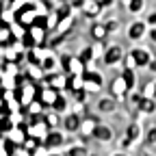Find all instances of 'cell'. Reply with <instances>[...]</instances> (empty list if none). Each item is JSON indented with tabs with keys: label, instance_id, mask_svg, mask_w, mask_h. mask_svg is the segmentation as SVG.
I'll return each mask as SVG.
<instances>
[{
	"label": "cell",
	"instance_id": "6da1fadb",
	"mask_svg": "<svg viewBox=\"0 0 156 156\" xmlns=\"http://www.w3.org/2000/svg\"><path fill=\"white\" fill-rule=\"evenodd\" d=\"M17 95H20V102H22V108H28L37 98H39V87L35 83H30L28 78H20V89H17Z\"/></svg>",
	"mask_w": 156,
	"mask_h": 156
},
{
	"label": "cell",
	"instance_id": "7a4b0ae2",
	"mask_svg": "<svg viewBox=\"0 0 156 156\" xmlns=\"http://www.w3.org/2000/svg\"><path fill=\"white\" fill-rule=\"evenodd\" d=\"M61 61H63V74H67V76H85L87 65H85L78 56L65 54V56L61 58Z\"/></svg>",
	"mask_w": 156,
	"mask_h": 156
},
{
	"label": "cell",
	"instance_id": "3957f363",
	"mask_svg": "<svg viewBox=\"0 0 156 156\" xmlns=\"http://www.w3.org/2000/svg\"><path fill=\"white\" fill-rule=\"evenodd\" d=\"M50 130H52V128L46 124V119H35L33 124H28V126H26V132H28L30 139H37V141H41V143L48 139Z\"/></svg>",
	"mask_w": 156,
	"mask_h": 156
},
{
	"label": "cell",
	"instance_id": "277c9868",
	"mask_svg": "<svg viewBox=\"0 0 156 156\" xmlns=\"http://www.w3.org/2000/svg\"><path fill=\"white\" fill-rule=\"evenodd\" d=\"M41 67H44V72H46V76L50 78V76H54V74H61L63 72V61L58 58L50 48H48V52H46V58L41 61Z\"/></svg>",
	"mask_w": 156,
	"mask_h": 156
},
{
	"label": "cell",
	"instance_id": "5b68a950",
	"mask_svg": "<svg viewBox=\"0 0 156 156\" xmlns=\"http://www.w3.org/2000/svg\"><path fill=\"white\" fill-rule=\"evenodd\" d=\"M46 33H48V28H46V24H44V20L41 22H37V24H33L30 28H28V46L33 48V46H44V41H46Z\"/></svg>",
	"mask_w": 156,
	"mask_h": 156
},
{
	"label": "cell",
	"instance_id": "8992f818",
	"mask_svg": "<svg viewBox=\"0 0 156 156\" xmlns=\"http://www.w3.org/2000/svg\"><path fill=\"white\" fill-rule=\"evenodd\" d=\"M5 139H7L9 143L17 145V147H24V143H26V139H28V132H26L24 126L9 128V130H5Z\"/></svg>",
	"mask_w": 156,
	"mask_h": 156
},
{
	"label": "cell",
	"instance_id": "52a82bcc",
	"mask_svg": "<svg viewBox=\"0 0 156 156\" xmlns=\"http://www.w3.org/2000/svg\"><path fill=\"white\" fill-rule=\"evenodd\" d=\"M111 93H113V98H115V100H126V98H128L130 87H128V83H126L124 74H119V76H117L115 80L111 83Z\"/></svg>",
	"mask_w": 156,
	"mask_h": 156
},
{
	"label": "cell",
	"instance_id": "ba28073f",
	"mask_svg": "<svg viewBox=\"0 0 156 156\" xmlns=\"http://www.w3.org/2000/svg\"><path fill=\"white\" fill-rule=\"evenodd\" d=\"M24 76L28 78L30 83H35V85H41L46 78H48L46 72H44V67L37 65V63H26V65H24Z\"/></svg>",
	"mask_w": 156,
	"mask_h": 156
},
{
	"label": "cell",
	"instance_id": "9c48e42d",
	"mask_svg": "<svg viewBox=\"0 0 156 156\" xmlns=\"http://www.w3.org/2000/svg\"><path fill=\"white\" fill-rule=\"evenodd\" d=\"M124 50H122V46H106V52H104V65H108V67H113V65H117V63H124Z\"/></svg>",
	"mask_w": 156,
	"mask_h": 156
},
{
	"label": "cell",
	"instance_id": "30bf717a",
	"mask_svg": "<svg viewBox=\"0 0 156 156\" xmlns=\"http://www.w3.org/2000/svg\"><path fill=\"white\" fill-rule=\"evenodd\" d=\"M37 20H39V15L35 11V5H28V7H24L22 11L17 13V22L22 26H26V28H30L33 24H37Z\"/></svg>",
	"mask_w": 156,
	"mask_h": 156
},
{
	"label": "cell",
	"instance_id": "8fae6325",
	"mask_svg": "<svg viewBox=\"0 0 156 156\" xmlns=\"http://www.w3.org/2000/svg\"><path fill=\"white\" fill-rule=\"evenodd\" d=\"M147 30H150L147 22H141V20H136V22H132V24L128 26L126 35H128V39H132V41H139V39H141Z\"/></svg>",
	"mask_w": 156,
	"mask_h": 156
},
{
	"label": "cell",
	"instance_id": "7c38bea8",
	"mask_svg": "<svg viewBox=\"0 0 156 156\" xmlns=\"http://www.w3.org/2000/svg\"><path fill=\"white\" fill-rule=\"evenodd\" d=\"M48 83H50V87H52V89H56L58 93H61V91L69 89V76L61 72V74H54V76H50V78H48Z\"/></svg>",
	"mask_w": 156,
	"mask_h": 156
},
{
	"label": "cell",
	"instance_id": "4fadbf2b",
	"mask_svg": "<svg viewBox=\"0 0 156 156\" xmlns=\"http://www.w3.org/2000/svg\"><path fill=\"white\" fill-rule=\"evenodd\" d=\"M80 122H83V117H80V115L67 113V115H65V119H63V126H65L67 132H80Z\"/></svg>",
	"mask_w": 156,
	"mask_h": 156
},
{
	"label": "cell",
	"instance_id": "5bb4252c",
	"mask_svg": "<svg viewBox=\"0 0 156 156\" xmlns=\"http://www.w3.org/2000/svg\"><path fill=\"white\" fill-rule=\"evenodd\" d=\"M130 52H132V56L136 58V63H139V67H147V65L152 63V54H150V52H147L145 48L136 46V48H132Z\"/></svg>",
	"mask_w": 156,
	"mask_h": 156
},
{
	"label": "cell",
	"instance_id": "9a60e30c",
	"mask_svg": "<svg viewBox=\"0 0 156 156\" xmlns=\"http://www.w3.org/2000/svg\"><path fill=\"white\" fill-rule=\"evenodd\" d=\"M63 141H65V134H63V132L50 130V134H48V139L44 141V145H46L48 150H54V152H56V147H58V145H63Z\"/></svg>",
	"mask_w": 156,
	"mask_h": 156
},
{
	"label": "cell",
	"instance_id": "2e32d148",
	"mask_svg": "<svg viewBox=\"0 0 156 156\" xmlns=\"http://www.w3.org/2000/svg\"><path fill=\"white\" fill-rule=\"evenodd\" d=\"M11 35H13V41H28V28L26 26H22V24H20V22H13L11 26Z\"/></svg>",
	"mask_w": 156,
	"mask_h": 156
},
{
	"label": "cell",
	"instance_id": "e0dca14e",
	"mask_svg": "<svg viewBox=\"0 0 156 156\" xmlns=\"http://www.w3.org/2000/svg\"><path fill=\"white\" fill-rule=\"evenodd\" d=\"M44 108H46V106L39 102V98H37V100H35L28 108H24V113L30 117V119H44V115H46V113H44Z\"/></svg>",
	"mask_w": 156,
	"mask_h": 156
},
{
	"label": "cell",
	"instance_id": "ac0fdd59",
	"mask_svg": "<svg viewBox=\"0 0 156 156\" xmlns=\"http://www.w3.org/2000/svg\"><path fill=\"white\" fill-rule=\"evenodd\" d=\"M0 89H2V91H17L20 89V78L5 74L2 78H0Z\"/></svg>",
	"mask_w": 156,
	"mask_h": 156
},
{
	"label": "cell",
	"instance_id": "d6986e66",
	"mask_svg": "<svg viewBox=\"0 0 156 156\" xmlns=\"http://www.w3.org/2000/svg\"><path fill=\"white\" fill-rule=\"evenodd\" d=\"M98 128V119L95 117H83V122H80V134L83 136H91Z\"/></svg>",
	"mask_w": 156,
	"mask_h": 156
},
{
	"label": "cell",
	"instance_id": "ffe728a7",
	"mask_svg": "<svg viewBox=\"0 0 156 156\" xmlns=\"http://www.w3.org/2000/svg\"><path fill=\"white\" fill-rule=\"evenodd\" d=\"M72 24H74V13H63L61 22H58V26H56V35H65L72 28Z\"/></svg>",
	"mask_w": 156,
	"mask_h": 156
},
{
	"label": "cell",
	"instance_id": "44dd1931",
	"mask_svg": "<svg viewBox=\"0 0 156 156\" xmlns=\"http://www.w3.org/2000/svg\"><path fill=\"white\" fill-rule=\"evenodd\" d=\"M93 136L95 139H100V141H111L113 139V130L108 128V126H104V124H98V128H95V132H93Z\"/></svg>",
	"mask_w": 156,
	"mask_h": 156
},
{
	"label": "cell",
	"instance_id": "7402d4cb",
	"mask_svg": "<svg viewBox=\"0 0 156 156\" xmlns=\"http://www.w3.org/2000/svg\"><path fill=\"white\" fill-rule=\"evenodd\" d=\"M58 22H61V11H56V9H52V11H50V15L44 20V24H46V28H48V30H56Z\"/></svg>",
	"mask_w": 156,
	"mask_h": 156
},
{
	"label": "cell",
	"instance_id": "603a6c76",
	"mask_svg": "<svg viewBox=\"0 0 156 156\" xmlns=\"http://www.w3.org/2000/svg\"><path fill=\"white\" fill-rule=\"evenodd\" d=\"M139 134H141V126L134 122V124L128 128V134H126V139H124V147H128L130 143H134L136 139H139Z\"/></svg>",
	"mask_w": 156,
	"mask_h": 156
},
{
	"label": "cell",
	"instance_id": "cb8c5ba5",
	"mask_svg": "<svg viewBox=\"0 0 156 156\" xmlns=\"http://www.w3.org/2000/svg\"><path fill=\"white\" fill-rule=\"evenodd\" d=\"M98 111L100 113H113L115 111V98L111 95V98H100V100H98Z\"/></svg>",
	"mask_w": 156,
	"mask_h": 156
},
{
	"label": "cell",
	"instance_id": "d4e9b609",
	"mask_svg": "<svg viewBox=\"0 0 156 156\" xmlns=\"http://www.w3.org/2000/svg\"><path fill=\"white\" fill-rule=\"evenodd\" d=\"M91 35H93L95 41H104V37L108 35L106 24H93V26H91Z\"/></svg>",
	"mask_w": 156,
	"mask_h": 156
},
{
	"label": "cell",
	"instance_id": "484cf974",
	"mask_svg": "<svg viewBox=\"0 0 156 156\" xmlns=\"http://www.w3.org/2000/svg\"><path fill=\"white\" fill-rule=\"evenodd\" d=\"M83 89H85V76H69V91H74V95H76Z\"/></svg>",
	"mask_w": 156,
	"mask_h": 156
},
{
	"label": "cell",
	"instance_id": "4316f807",
	"mask_svg": "<svg viewBox=\"0 0 156 156\" xmlns=\"http://www.w3.org/2000/svg\"><path fill=\"white\" fill-rule=\"evenodd\" d=\"M35 11H37V15H39V20H46L48 15H50V5L46 2V0H41V2H35Z\"/></svg>",
	"mask_w": 156,
	"mask_h": 156
},
{
	"label": "cell",
	"instance_id": "83f0119b",
	"mask_svg": "<svg viewBox=\"0 0 156 156\" xmlns=\"http://www.w3.org/2000/svg\"><path fill=\"white\" fill-rule=\"evenodd\" d=\"M83 11H85L87 15H98V13H102V7L98 5V0H89V2L83 7Z\"/></svg>",
	"mask_w": 156,
	"mask_h": 156
},
{
	"label": "cell",
	"instance_id": "f1b7e54d",
	"mask_svg": "<svg viewBox=\"0 0 156 156\" xmlns=\"http://www.w3.org/2000/svg\"><path fill=\"white\" fill-rule=\"evenodd\" d=\"M0 44H2V46H11L13 44V35H11V28L9 26L0 28Z\"/></svg>",
	"mask_w": 156,
	"mask_h": 156
},
{
	"label": "cell",
	"instance_id": "f546056e",
	"mask_svg": "<svg viewBox=\"0 0 156 156\" xmlns=\"http://www.w3.org/2000/svg\"><path fill=\"white\" fill-rule=\"evenodd\" d=\"M139 111H141L143 115H152V113L156 111V102H154V100H147V98H143V102H141Z\"/></svg>",
	"mask_w": 156,
	"mask_h": 156
},
{
	"label": "cell",
	"instance_id": "4dcf8cb0",
	"mask_svg": "<svg viewBox=\"0 0 156 156\" xmlns=\"http://www.w3.org/2000/svg\"><path fill=\"white\" fill-rule=\"evenodd\" d=\"M85 80H91V83L102 85V74H100V72H95L93 67H87V72H85Z\"/></svg>",
	"mask_w": 156,
	"mask_h": 156
},
{
	"label": "cell",
	"instance_id": "1f68e13d",
	"mask_svg": "<svg viewBox=\"0 0 156 156\" xmlns=\"http://www.w3.org/2000/svg\"><path fill=\"white\" fill-rule=\"evenodd\" d=\"M143 98H147V100H154L156 98V80H150L145 87H143V93H141Z\"/></svg>",
	"mask_w": 156,
	"mask_h": 156
},
{
	"label": "cell",
	"instance_id": "d6a6232c",
	"mask_svg": "<svg viewBox=\"0 0 156 156\" xmlns=\"http://www.w3.org/2000/svg\"><path fill=\"white\" fill-rule=\"evenodd\" d=\"M28 5H35V0H11V5H9V7H11L15 13H20L24 7H28Z\"/></svg>",
	"mask_w": 156,
	"mask_h": 156
},
{
	"label": "cell",
	"instance_id": "836d02e7",
	"mask_svg": "<svg viewBox=\"0 0 156 156\" xmlns=\"http://www.w3.org/2000/svg\"><path fill=\"white\" fill-rule=\"evenodd\" d=\"M143 2H145V0H128L126 7H128L130 13H141L143 11Z\"/></svg>",
	"mask_w": 156,
	"mask_h": 156
},
{
	"label": "cell",
	"instance_id": "e575fe53",
	"mask_svg": "<svg viewBox=\"0 0 156 156\" xmlns=\"http://www.w3.org/2000/svg\"><path fill=\"white\" fill-rule=\"evenodd\" d=\"M139 67V63H136V58L132 56V52H128L124 56V69H136Z\"/></svg>",
	"mask_w": 156,
	"mask_h": 156
},
{
	"label": "cell",
	"instance_id": "d590c367",
	"mask_svg": "<svg viewBox=\"0 0 156 156\" xmlns=\"http://www.w3.org/2000/svg\"><path fill=\"white\" fill-rule=\"evenodd\" d=\"M44 119H46V124H48L50 128H56V124H58V113H56V111H50V113L44 115Z\"/></svg>",
	"mask_w": 156,
	"mask_h": 156
},
{
	"label": "cell",
	"instance_id": "8d00e7d4",
	"mask_svg": "<svg viewBox=\"0 0 156 156\" xmlns=\"http://www.w3.org/2000/svg\"><path fill=\"white\" fill-rule=\"evenodd\" d=\"M122 74H124L126 83H128V87H130V91H132V87L136 85V74H134V69H124Z\"/></svg>",
	"mask_w": 156,
	"mask_h": 156
},
{
	"label": "cell",
	"instance_id": "74e56055",
	"mask_svg": "<svg viewBox=\"0 0 156 156\" xmlns=\"http://www.w3.org/2000/svg\"><path fill=\"white\" fill-rule=\"evenodd\" d=\"M67 156H87V150L83 145H74L67 150Z\"/></svg>",
	"mask_w": 156,
	"mask_h": 156
},
{
	"label": "cell",
	"instance_id": "f35d334b",
	"mask_svg": "<svg viewBox=\"0 0 156 156\" xmlns=\"http://www.w3.org/2000/svg\"><path fill=\"white\" fill-rule=\"evenodd\" d=\"M102 89V85H98V83H91V80H85V91L91 95V93H98Z\"/></svg>",
	"mask_w": 156,
	"mask_h": 156
},
{
	"label": "cell",
	"instance_id": "ab89813d",
	"mask_svg": "<svg viewBox=\"0 0 156 156\" xmlns=\"http://www.w3.org/2000/svg\"><path fill=\"white\" fill-rule=\"evenodd\" d=\"M72 113H76V115H85V104H83V102H74Z\"/></svg>",
	"mask_w": 156,
	"mask_h": 156
},
{
	"label": "cell",
	"instance_id": "60d3db41",
	"mask_svg": "<svg viewBox=\"0 0 156 156\" xmlns=\"http://www.w3.org/2000/svg\"><path fill=\"white\" fill-rule=\"evenodd\" d=\"M147 143H150V145L156 143V128H152V130L147 132Z\"/></svg>",
	"mask_w": 156,
	"mask_h": 156
},
{
	"label": "cell",
	"instance_id": "b9f144b4",
	"mask_svg": "<svg viewBox=\"0 0 156 156\" xmlns=\"http://www.w3.org/2000/svg\"><path fill=\"white\" fill-rule=\"evenodd\" d=\"M147 26H156V11H152L147 15Z\"/></svg>",
	"mask_w": 156,
	"mask_h": 156
},
{
	"label": "cell",
	"instance_id": "7bdbcfd3",
	"mask_svg": "<svg viewBox=\"0 0 156 156\" xmlns=\"http://www.w3.org/2000/svg\"><path fill=\"white\" fill-rule=\"evenodd\" d=\"M98 5H100L102 9H106V7H113L115 5V0H98Z\"/></svg>",
	"mask_w": 156,
	"mask_h": 156
},
{
	"label": "cell",
	"instance_id": "ee69618b",
	"mask_svg": "<svg viewBox=\"0 0 156 156\" xmlns=\"http://www.w3.org/2000/svg\"><path fill=\"white\" fill-rule=\"evenodd\" d=\"M147 37L152 39L154 44H156V26H150V30H147Z\"/></svg>",
	"mask_w": 156,
	"mask_h": 156
},
{
	"label": "cell",
	"instance_id": "f6af8a7d",
	"mask_svg": "<svg viewBox=\"0 0 156 156\" xmlns=\"http://www.w3.org/2000/svg\"><path fill=\"white\" fill-rule=\"evenodd\" d=\"M2 106H5V93L0 91V111H2Z\"/></svg>",
	"mask_w": 156,
	"mask_h": 156
},
{
	"label": "cell",
	"instance_id": "bcb514c9",
	"mask_svg": "<svg viewBox=\"0 0 156 156\" xmlns=\"http://www.w3.org/2000/svg\"><path fill=\"white\" fill-rule=\"evenodd\" d=\"M147 67H150V69H152V72H154V74H156V61H154V58H152V63H150V65H147Z\"/></svg>",
	"mask_w": 156,
	"mask_h": 156
},
{
	"label": "cell",
	"instance_id": "7dc6e473",
	"mask_svg": "<svg viewBox=\"0 0 156 156\" xmlns=\"http://www.w3.org/2000/svg\"><path fill=\"white\" fill-rule=\"evenodd\" d=\"M2 122H7V113L0 111V124H2Z\"/></svg>",
	"mask_w": 156,
	"mask_h": 156
},
{
	"label": "cell",
	"instance_id": "c3c4849f",
	"mask_svg": "<svg viewBox=\"0 0 156 156\" xmlns=\"http://www.w3.org/2000/svg\"><path fill=\"white\" fill-rule=\"evenodd\" d=\"M5 48H7V46H2V44H0V58H5Z\"/></svg>",
	"mask_w": 156,
	"mask_h": 156
},
{
	"label": "cell",
	"instance_id": "681fc988",
	"mask_svg": "<svg viewBox=\"0 0 156 156\" xmlns=\"http://www.w3.org/2000/svg\"><path fill=\"white\" fill-rule=\"evenodd\" d=\"M5 26V22H2V7H0V28Z\"/></svg>",
	"mask_w": 156,
	"mask_h": 156
},
{
	"label": "cell",
	"instance_id": "f907efd6",
	"mask_svg": "<svg viewBox=\"0 0 156 156\" xmlns=\"http://www.w3.org/2000/svg\"><path fill=\"white\" fill-rule=\"evenodd\" d=\"M115 156H126V154H115Z\"/></svg>",
	"mask_w": 156,
	"mask_h": 156
},
{
	"label": "cell",
	"instance_id": "816d5d0a",
	"mask_svg": "<svg viewBox=\"0 0 156 156\" xmlns=\"http://www.w3.org/2000/svg\"><path fill=\"white\" fill-rule=\"evenodd\" d=\"M145 156H154V154H145Z\"/></svg>",
	"mask_w": 156,
	"mask_h": 156
},
{
	"label": "cell",
	"instance_id": "f5cc1de1",
	"mask_svg": "<svg viewBox=\"0 0 156 156\" xmlns=\"http://www.w3.org/2000/svg\"><path fill=\"white\" fill-rule=\"evenodd\" d=\"M35 2H41V0H35Z\"/></svg>",
	"mask_w": 156,
	"mask_h": 156
},
{
	"label": "cell",
	"instance_id": "db71d44e",
	"mask_svg": "<svg viewBox=\"0 0 156 156\" xmlns=\"http://www.w3.org/2000/svg\"><path fill=\"white\" fill-rule=\"evenodd\" d=\"M63 2H67V0H63Z\"/></svg>",
	"mask_w": 156,
	"mask_h": 156
},
{
	"label": "cell",
	"instance_id": "11a10c76",
	"mask_svg": "<svg viewBox=\"0 0 156 156\" xmlns=\"http://www.w3.org/2000/svg\"><path fill=\"white\" fill-rule=\"evenodd\" d=\"M0 136H2V132H0Z\"/></svg>",
	"mask_w": 156,
	"mask_h": 156
}]
</instances>
